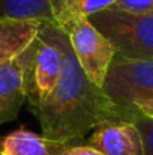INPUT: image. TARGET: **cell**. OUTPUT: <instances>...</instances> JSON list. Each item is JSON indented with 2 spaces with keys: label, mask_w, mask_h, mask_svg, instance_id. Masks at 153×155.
I'll return each instance as SVG.
<instances>
[{
  "label": "cell",
  "mask_w": 153,
  "mask_h": 155,
  "mask_svg": "<svg viewBox=\"0 0 153 155\" xmlns=\"http://www.w3.org/2000/svg\"><path fill=\"white\" fill-rule=\"evenodd\" d=\"M63 71L51 95L35 108L42 128V137L53 145L83 143L98 125L107 120H131L132 113L123 111L93 84L81 69L66 33L60 29Z\"/></svg>",
  "instance_id": "6da1fadb"
},
{
  "label": "cell",
  "mask_w": 153,
  "mask_h": 155,
  "mask_svg": "<svg viewBox=\"0 0 153 155\" xmlns=\"http://www.w3.org/2000/svg\"><path fill=\"white\" fill-rule=\"evenodd\" d=\"M89 20L110 39L119 56L153 60V11L125 12L107 9Z\"/></svg>",
  "instance_id": "7a4b0ae2"
},
{
  "label": "cell",
  "mask_w": 153,
  "mask_h": 155,
  "mask_svg": "<svg viewBox=\"0 0 153 155\" xmlns=\"http://www.w3.org/2000/svg\"><path fill=\"white\" fill-rule=\"evenodd\" d=\"M102 91L123 111H135L137 103L153 100V60L128 59L116 54Z\"/></svg>",
  "instance_id": "3957f363"
},
{
  "label": "cell",
  "mask_w": 153,
  "mask_h": 155,
  "mask_svg": "<svg viewBox=\"0 0 153 155\" xmlns=\"http://www.w3.org/2000/svg\"><path fill=\"white\" fill-rule=\"evenodd\" d=\"M59 27L66 33L84 74L93 84L102 87L110 65L117 54L114 45L89 18L84 17L71 18Z\"/></svg>",
  "instance_id": "277c9868"
},
{
  "label": "cell",
  "mask_w": 153,
  "mask_h": 155,
  "mask_svg": "<svg viewBox=\"0 0 153 155\" xmlns=\"http://www.w3.org/2000/svg\"><path fill=\"white\" fill-rule=\"evenodd\" d=\"M62 71L63 48L60 44V27L54 23H42L27 86V101L33 110L51 95L60 80Z\"/></svg>",
  "instance_id": "5b68a950"
},
{
  "label": "cell",
  "mask_w": 153,
  "mask_h": 155,
  "mask_svg": "<svg viewBox=\"0 0 153 155\" xmlns=\"http://www.w3.org/2000/svg\"><path fill=\"white\" fill-rule=\"evenodd\" d=\"M36 54V41L14 60L0 65V124L14 120L27 101L30 68Z\"/></svg>",
  "instance_id": "8992f818"
},
{
  "label": "cell",
  "mask_w": 153,
  "mask_h": 155,
  "mask_svg": "<svg viewBox=\"0 0 153 155\" xmlns=\"http://www.w3.org/2000/svg\"><path fill=\"white\" fill-rule=\"evenodd\" d=\"M83 143L102 155H144L141 133L132 120L102 122Z\"/></svg>",
  "instance_id": "52a82bcc"
},
{
  "label": "cell",
  "mask_w": 153,
  "mask_h": 155,
  "mask_svg": "<svg viewBox=\"0 0 153 155\" xmlns=\"http://www.w3.org/2000/svg\"><path fill=\"white\" fill-rule=\"evenodd\" d=\"M41 24L33 20L0 18V65L26 51L38 39Z\"/></svg>",
  "instance_id": "ba28073f"
},
{
  "label": "cell",
  "mask_w": 153,
  "mask_h": 155,
  "mask_svg": "<svg viewBox=\"0 0 153 155\" xmlns=\"http://www.w3.org/2000/svg\"><path fill=\"white\" fill-rule=\"evenodd\" d=\"M56 149L57 145L26 128H18L0 139V155H54Z\"/></svg>",
  "instance_id": "9c48e42d"
},
{
  "label": "cell",
  "mask_w": 153,
  "mask_h": 155,
  "mask_svg": "<svg viewBox=\"0 0 153 155\" xmlns=\"http://www.w3.org/2000/svg\"><path fill=\"white\" fill-rule=\"evenodd\" d=\"M0 18L54 23L51 0H0Z\"/></svg>",
  "instance_id": "30bf717a"
},
{
  "label": "cell",
  "mask_w": 153,
  "mask_h": 155,
  "mask_svg": "<svg viewBox=\"0 0 153 155\" xmlns=\"http://www.w3.org/2000/svg\"><path fill=\"white\" fill-rule=\"evenodd\" d=\"M114 3L116 0H65L54 9V21L60 26L71 18H90L95 14L111 9Z\"/></svg>",
  "instance_id": "8fae6325"
},
{
  "label": "cell",
  "mask_w": 153,
  "mask_h": 155,
  "mask_svg": "<svg viewBox=\"0 0 153 155\" xmlns=\"http://www.w3.org/2000/svg\"><path fill=\"white\" fill-rule=\"evenodd\" d=\"M131 120L137 125V128L141 133L143 145H144V155H153V119L135 111Z\"/></svg>",
  "instance_id": "7c38bea8"
},
{
  "label": "cell",
  "mask_w": 153,
  "mask_h": 155,
  "mask_svg": "<svg viewBox=\"0 0 153 155\" xmlns=\"http://www.w3.org/2000/svg\"><path fill=\"white\" fill-rule=\"evenodd\" d=\"M111 9L125 12H149L153 11V0H116Z\"/></svg>",
  "instance_id": "4fadbf2b"
},
{
  "label": "cell",
  "mask_w": 153,
  "mask_h": 155,
  "mask_svg": "<svg viewBox=\"0 0 153 155\" xmlns=\"http://www.w3.org/2000/svg\"><path fill=\"white\" fill-rule=\"evenodd\" d=\"M54 155H102V154L95 151L93 148L84 145V143H75V145L57 146Z\"/></svg>",
  "instance_id": "5bb4252c"
},
{
  "label": "cell",
  "mask_w": 153,
  "mask_h": 155,
  "mask_svg": "<svg viewBox=\"0 0 153 155\" xmlns=\"http://www.w3.org/2000/svg\"><path fill=\"white\" fill-rule=\"evenodd\" d=\"M134 108H135L138 113H141V114H144V116L152 117L153 119V100H147V101L137 103L134 105Z\"/></svg>",
  "instance_id": "9a60e30c"
},
{
  "label": "cell",
  "mask_w": 153,
  "mask_h": 155,
  "mask_svg": "<svg viewBox=\"0 0 153 155\" xmlns=\"http://www.w3.org/2000/svg\"><path fill=\"white\" fill-rule=\"evenodd\" d=\"M62 2H65V0H51V8H53V14H54V9L62 3Z\"/></svg>",
  "instance_id": "2e32d148"
}]
</instances>
